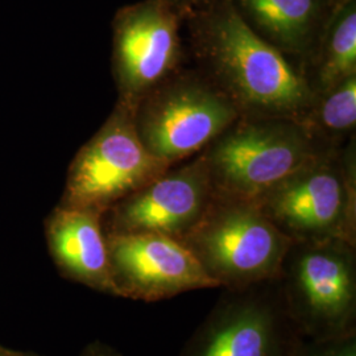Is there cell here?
Listing matches in <instances>:
<instances>
[{"mask_svg": "<svg viewBox=\"0 0 356 356\" xmlns=\"http://www.w3.org/2000/svg\"><path fill=\"white\" fill-rule=\"evenodd\" d=\"M195 69L241 116L302 122L316 97L298 72L239 17L229 0H218L184 19Z\"/></svg>", "mask_w": 356, "mask_h": 356, "instance_id": "obj_1", "label": "cell"}, {"mask_svg": "<svg viewBox=\"0 0 356 356\" xmlns=\"http://www.w3.org/2000/svg\"><path fill=\"white\" fill-rule=\"evenodd\" d=\"M254 201L292 242L356 243L355 138L319 153Z\"/></svg>", "mask_w": 356, "mask_h": 356, "instance_id": "obj_2", "label": "cell"}, {"mask_svg": "<svg viewBox=\"0 0 356 356\" xmlns=\"http://www.w3.org/2000/svg\"><path fill=\"white\" fill-rule=\"evenodd\" d=\"M327 149L300 120L241 116L202 154L216 194L254 201Z\"/></svg>", "mask_w": 356, "mask_h": 356, "instance_id": "obj_3", "label": "cell"}, {"mask_svg": "<svg viewBox=\"0 0 356 356\" xmlns=\"http://www.w3.org/2000/svg\"><path fill=\"white\" fill-rule=\"evenodd\" d=\"M285 307L310 341L356 334V243L292 242L277 275Z\"/></svg>", "mask_w": 356, "mask_h": 356, "instance_id": "obj_4", "label": "cell"}, {"mask_svg": "<svg viewBox=\"0 0 356 356\" xmlns=\"http://www.w3.org/2000/svg\"><path fill=\"white\" fill-rule=\"evenodd\" d=\"M179 242L223 289L276 279L292 244L254 201L216 193L198 223Z\"/></svg>", "mask_w": 356, "mask_h": 356, "instance_id": "obj_5", "label": "cell"}, {"mask_svg": "<svg viewBox=\"0 0 356 356\" xmlns=\"http://www.w3.org/2000/svg\"><path fill=\"white\" fill-rule=\"evenodd\" d=\"M132 114L143 145L170 166L202 152L241 118L200 70L184 66L149 91Z\"/></svg>", "mask_w": 356, "mask_h": 356, "instance_id": "obj_6", "label": "cell"}, {"mask_svg": "<svg viewBox=\"0 0 356 356\" xmlns=\"http://www.w3.org/2000/svg\"><path fill=\"white\" fill-rule=\"evenodd\" d=\"M305 339L273 279L223 289L178 356H298Z\"/></svg>", "mask_w": 356, "mask_h": 356, "instance_id": "obj_7", "label": "cell"}, {"mask_svg": "<svg viewBox=\"0 0 356 356\" xmlns=\"http://www.w3.org/2000/svg\"><path fill=\"white\" fill-rule=\"evenodd\" d=\"M169 166L147 151L138 136L132 110L118 103L104 126L76 154L63 206L103 214Z\"/></svg>", "mask_w": 356, "mask_h": 356, "instance_id": "obj_8", "label": "cell"}, {"mask_svg": "<svg viewBox=\"0 0 356 356\" xmlns=\"http://www.w3.org/2000/svg\"><path fill=\"white\" fill-rule=\"evenodd\" d=\"M184 17L166 0H141L120 8L113 22L114 76L119 103L136 104L182 67Z\"/></svg>", "mask_w": 356, "mask_h": 356, "instance_id": "obj_9", "label": "cell"}, {"mask_svg": "<svg viewBox=\"0 0 356 356\" xmlns=\"http://www.w3.org/2000/svg\"><path fill=\"white\" fill-rule=\"evenodd\" d=\"M214 195L202 152L129 194L102 214L106 234H161L182 239Z\"/></svg>", "mask_w": 356, "mask_h": 356, "instance_id": "obj_10", "label": "cell"}, {"mask_svg": "<svg viewBox=\"0 0 356 356\" xmlns=\"http://www.w3.org/2000/svg\"><path fill=\"white\" fill-rule=\"evenodd\" d=\"M118 297L144 302L218 288L178 239L149 232L106 234Z\"/></svg>", "mask_w": 356, "mask_h": 356, "instance_id": "obj_11", "label": "cell"}, {"mask_svg": "<svg viewBox=\"0 0 356 356\" xmlns=\"http://www.w3.org/2000/svg\"><path fill=\"white\" fill-rule=\"evenodd\" d=\"M341 0H229L254 32L301 72Z\"/></svg>", "mask_w": 356, "mask_h": 356, "instance_id": "obj_12", "label": "cell"}, {"mask_svg": "<svg viewBox=\"0 0 356 356\" xmlns=\"http://www.w3.org/2000/svg\"><path fill=\"white\" fill-rule=\"evenodd\" d=\"M47 236L54 263L66 279L116 296L101 213L61 206L48 220Z\"/></svg>", "mask_w": 356, "mask_h": 356, "instance_id": "obj_13", "label": "cell"}, {"mask_svg": "<svg viewBox=\"0 0 356 356\" xmlns=\"http://www.w3.org/2000/svg\"><path fill=\"white\" fill-rule=\"evenodd\" d=\"M300 73L314 97L355 76L356 0L339 1L317 49Z\"/></svg>", "mask_w": 356, "mask_h": 356, "instance_id": "obj_14", "label": "cell"}, {"mask_svg": "<svg viewBox=\"0 0 356 356\" xmlns=\"http://www.w3.org/2000/svg\"><path fill=\"white\" fill-rule=\"evenodd\" d=\"M307 131L325 148H339L355 138L356 74L316 97L304 120Z\"/></svg>", "mask_w": 356, "mask_h": 356, "instance_id": "obj_15", "label": "cell"}, {"mask_svg": "<svg viewBox=\"0 0 356 356\" xmlns=\"http://www.w3.org/2000/svg\"><path fill=\"white\" fill-rule=\"evenodd\" d=\"M298 356H356V334L329 341L305 339Z\"/></svg>", "mask_w": 356, "mask_h": 356, "instance_id": "obj_16", "label": "cell"}, {"mask_svg": "<svg viewBox=\"0 0 356 356\" xmlns=\"http://www.w3.org/2000/svg\"><path fill=\"white\" fill-rule=\"evenodd\" d=\"M166 1H169L185 19L189 13L201 10L218 0H166Z\"/></svg>", "mask_w": 356, "mask_h": 356, "instance_id": "obj_17", "label": "cell"}, {"mask_svg": "<svg viewBox=\"0 0 356 356\" xmlns=\"http://www.w3.org/2000/svg\"><path fill=\"white\" fill-rule=\"evenodd\" d=\"M81 356H123L119 354L115 348L102 343V342H94L85 347Z\"/></svg>", "mask_w": 356, "mask_h": 356, "instance_id": "obj_18", "label": "cell"}, {"mask_svg": "<svg viewBox=\"0 0 356 356\" xmlns=\"http://www.w3.org/2000/svg\"><path fill=\"white\" fill-rule=\"evenodd\" d=\"M0 356H23L22 353H16L13 350H8V348H4L0 346Z\"/></svg>", "mask_w": 356, "mask_h": 356, "instance_id": "obj_19", "label": "cell"}, {"mask_svg": "<svg viewBox=\"0 0 356 356\" xmlns=\"http://www.w3.org/2000/svg\"><path fill=\"white\" fill-rule=\"evenodd\" d=\"M23 356H36V355H26V354H23Z\"/></svg>", "mask_w": 356, "mask_h": 356, "instance_id": "obj_20", "label": "cell"}]
</instances>
